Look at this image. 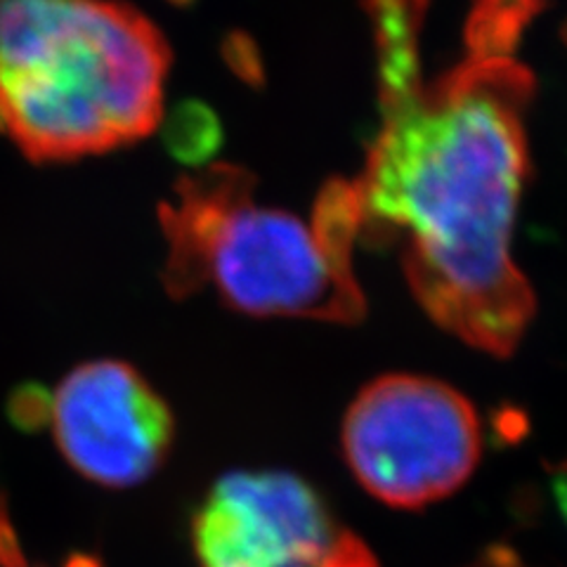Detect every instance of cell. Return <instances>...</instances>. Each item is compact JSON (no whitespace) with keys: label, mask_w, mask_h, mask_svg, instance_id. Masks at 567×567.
Wrapping results in <instances>:
<instances>
[{"label":"cell","mask_w":567,"mask_h":567,"mask_svg":"<svg viewBox=\"0 0 567 567\" xmlns=\"http://www.w3.org/2000/svg\"><path fill=\"white\" fill-rule=\"evenodd\" d=\"M379 58L381 126L354 181L362 235L400 246L406 284L433 322L511 358L535 317L513 258L529 175L535 79L518 45L542 0H475L466 52L425 81V0H364Z\"/></svg>","instance_id":"obj_1"},{"label":"cell","mask_w":567,"mask_h":567,"mask_svg":"<svg viewBox=\"0 0 567 567\" xmlns=\"http://www.w3.org/2000/svg\"><path fill=\"white\" fill-rule=\"evenodd\" d=\"M175 298L216 291L254 317L354 324L367 298L354 275L362 210L354 181H333L308 216L260 204L251 173L213 166L177 183L158 210Z\"/></svg>","instance_id":"obj_2"},{"label":"cell","mask_w":567,"mask_h":567,"mask_svg":"<svg viewBox=\"0 0 567 567\" xmlns=\"http://www.w3.org/2000/svg\"><path fill=\"white\" fill-rule=\"evenodd\" d=\"M171 50L118 0H0V133L35 164L74 162L150 135Z\"/></svg>","instance_id":"obj_3"},{"label":"cell","mask_w":567,"mask_h":567,"mask_svg":"<svg viewBox=\"0 0 567 567\" xmlns=\"http://www.w3.org/2000/svg\"><path fill=\"white\" fill-rule=\"evenodd\" d=\"M346 464L371 496L416 511L454 494L483 456V425L456 388L416 374L367 383L343 419Z\"/></svg>","instance_id":"obj_4"},{"label":"cell","mask_w":567,"mask_h":567,"mask_svg":"<svg viewBox=\"0 0 567 567\" xmlns=\"http://www.w3.org/2000/svg\"><path fill=\"white\" fill-rule=\"evenodd\" d=\"M199 567H381L306 481L287 471H235L192 516Z\"/></svg>","instance_id":"obj_5"},{"label":"cell","mask_w":567,"mask_h":567,"mask_svg":"<svg viewBox=\"0 0 567 567\" xmlns=\"http://www.w3.org/2000/svg\"><path fill=\"white\" fill-rule=\"evenodd\" d=\"M41 421L66 464L110 489L150 481L164 466L175 435L166 400L121 360L71 369L55 393L43 395Z\"/></svg>","instance_id":"obj_6"},{"label":"cell","mask_w":567,"mask_h":567,"mask_svg":"<svg viewBox=\"0 0 567 567\" xmlns=\"http://www.w3.org/2000/svg\"><path fill=\"white\" fill-rule=\"evenodd\" d=\"M216 137L218 128L213 116L197 104H183L181 110H175L166 128L168 150L187 164H199L206 158L216 145Z\"/></svg>","instance_id":"obj_7"},{"label":"cell","mask_w":567,"mask_h":567,"mask_svg":"<svg viewBox=\"0 0 567 567\" xmlns=\"http://www.w3.org/2000/svg\"><path fill=\"white\" fill-rule=\"evenodd\" d=\"M551 492L558 513L567 523V456H563L556 464H551Z\"/></svg>","instance_id":"obj_8"},{"label":"cell","mask_w":567,"mask_h":567,"mask_svg":"<svg viewBox=\"0 0 567 567\" xmlns=\"http://www.w3.org/2000/svg\"><path fill=\"white\" fill-rule=\"evenodd\" d=\"M20 567H27V565H20ZM64 567H97V565H95V560H91V558L76 556V558H71Z\"/></svg>","instance_id":"obj_9"}]
</instances>
